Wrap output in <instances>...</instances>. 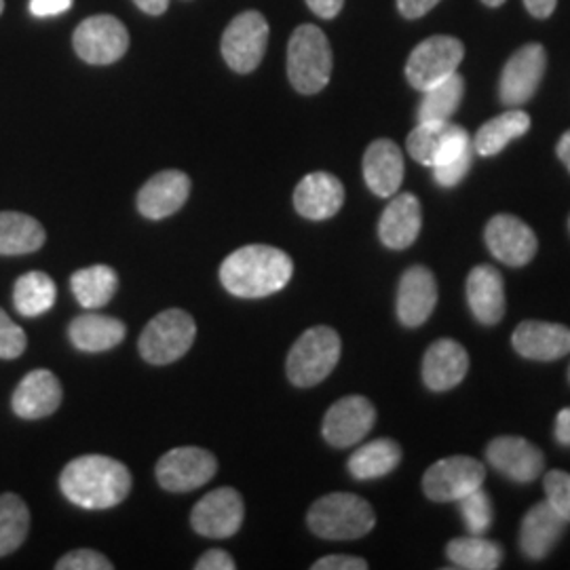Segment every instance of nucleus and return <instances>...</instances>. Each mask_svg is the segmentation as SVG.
I'll return each mask as SVG.
<instances>
[{"label": "nucleus", "instance_id": "nucleus-11", "mask_svg": "<svg viewBox=\"0 0 570 570\" xmlns=\"http://www.w3.org/2000/svg\"><path fill=\"white\" fill-rule=\"evenodd\" d=\"M216 456L209 450L183 446L169 450L157 463V480L167 492L202 489L216 475Z\"/></svg>", "mask_w": 570, "mask_h": 570}, {"label": "nucleus", "instance_id": "nucleus-42", "mask_svg": "<svg viewBox=\"0 0 570 570\" xmlns=\"http://www.w3.org/2000/svg\"><path fill=\"white\" fill-rule=\"evenodd\" d=\"M313 570H366L367 562L364 558H355V556H343V553H336V556H326L322 560H317L313 567Z\"/></svg>", "mask_w": 570, "mask_h": 570}, {"label": "nucleus", "instance_id": "nucleus-34", "mask_svg": "<svg viewBox=\"0 0 570 570\" xmlns=\"http://www.w3.org/2000/svg\"><path fill=\"white\" fill-rule=\"evenodd\" d=\"M56 298H58V287L53 284V279L41 271L21 275L13 287V305L26 317H39L42 313H47L51 306L56 305Z\"/></svg>", "mask_w": 570, "mask_h": 570}, {"label": "nucleus", "instance_id": "nucleus-40", "mask_svg": "<svg viewBox=\"0 0 570 570\" xmlns=\"http://www.w3.org/2000/svg\"><path fill=\"white\" fill-rule=\"evenodd\" d=\"M26 346V332L0 308V360H18Z\"/></svg>", "mask_w": 570, "mask_h": 570}, {"label": "nucleus", "instance_id": "nucleus-26", "mask_svg": "<svg viewBox=\"0 0 570 570\" xmlns=\"http://www.w3.org/2000/svg\"><path fill=\"white\" fill-rule=\"evenodd\" d=\"M567 520L548 501L530 508L520 529V548L530 560H543L567 530Z\"/></svg>", "mask_w": 570, "mask_h": 570}, {"label": "nucleus", "instance_id": "nucleus-5", "mask_svg": "<svg viewBox=\"0 0 570 570\" xmlns=\"http://www.w3.org/2000/svg\"><path fill=\"white\" fill-rule=\"evenodd\" d=\"M341 336L332 327L306 330L287 355L289 383L303 389L324 383L341 360Z\"/></svg>", "mask_w": 570, "mask_h": 570}, {"label": "nucleus", "instance_id": "nucleus-19", "mask_svg": "<svg viewBox=\"0 0 570 570\" xmlns=\"http://www.w3.org/2000/svg\"><path fill=\"white\" fill-rule=\"evenodd\" d=\"M438 305V284L428 266H410L397 289V317L407 327L423 326Z\"/></svg>", "mask_w": 570, "mask_h": 570}, {"label": "nucleus", "instance_id": "nucleus-32", "mask_svg": "<svg viewBox=\"0 0 570 570\" xmlns=\"http://www.w3.org/2000/svg\"><path fill=\"white\" fill-rule=\"evenodd\" d=\"M75 298L85 308H102L108 305L119 287V277L115 268L106 265L87 266L72 275L70 279Z\"/></svg>", "mask_w": 570, "mask_h": 570}, {"label": "nucleus", "instance_id": "nucleus-44", "mask_svg": "<svg viewBox=\"0 0 570 570\" xmlns=\"http://www.w3.org/2000/svg\"><path fill=\"white\" fill-rule=\"evenodd\" d=\"M72 7V0H30V13L35 18L61 16Z\"/></svg>", "mask_w": 570, "mask_h": 570}, {"label": "nucleus", "instance_id": "nucleus-43", "mask_svg": "<svg viewBox=\"0 0 570 570\" xmlns=\"http://www.w3.org/2000/svg\"><path fill=\"white\" fill-rule=\"evenodd\" d=\"M197 570H235L237 564L233 560V556L225 550L205 551L199 558V562L195 564Z\"/></svg>", "mask_w": 570, "mask_h": 570}, {"label": "nucleus", "instance_id": "nucleus-6", "mask_svg": "<svg viewBox=\"0 0 570 570\" xmlns=\"http://www.w3.org/2000/svg\"><path fill=\"white\" fill-rule=\"evenodd\" d=\"M195 338V320L183 308H167L144 327L138 346L140 355L148 364L165 366L184 357Z\"/></svg>", "mask_w": 570, "mask_h": 570}, {"label": "nucleus", "instance_id": "nucleus-17", "mask_svg": "<svg viewBox=\"0 0 570 570\" xmlns=\"http://www.w3.org/2000/svg\"><path fill=\"white\" fill-rule=\"evenodd\" d=\"M343 204L345 186L326 171L308 174L294 190V207L306 220H327L341 212Z\"/></svg>", "mask_w": 570, "mask_h": 570}, {"label": "nucleus", "instance_id": "nucleus-2", "mask_svg": "<svg viewBox=\"0 0 570 570\" xmlns=\"http://www.w3.org/2000/svg\"><path fill=\"white\" fill-rule=\"evenodd\" d=\"M292 275V258L273 245H245L220 266V282L226 292L239 298H265L282 292Z\"/></svg>", "mask_w": 570, "mask_h": 570}, {"label": "nucleus", "instance_id": "nucleus-36", "mask_svg": "<svg viewBox=\"0 0 570 570\" xmlns=\"http://www.w3.org/2000/svg\"><path fill=\"white\" fill-rule=\"evenodd\" d=\"M30 530V511L18 494H0V558L20 550Z\"/></svg>", "mask_w": 570, "mask_h": 570}, {"label": "nucleus", "instance_id": "nucleus-3", "mask_svg": "<svg viewBox=\"0 0 570 570\" xmlns=\"http://www.w3.org/2000/svg\"><path fill=\"white\" fill-rule=\"evenodd\" d=\"M306 522L322 539L353 541L374 529L376 515L366 499L351 492H332L311 505Z\"/></svg>", "mask_w": 570, "mask_h": 570}, {"label": "nucleus", "instance_id": "nucleus-47", "mask_svg": "<svg viewBox=\"0 0 570 570\" xmlns=\"http://www.w3.org/2000/svg\"><path fill=\"white\" fill-rule=\"evenodd\" d=\"M527 11L537 20H546L558 7V0H524Z\"/></svg>", "mask_w": 570, "mask_h": 570}, {"label": "nucleus", "instance_id": "nucleus-20", "mask_svg": "<svg viewBox=\"0 0 570 570\" xmlns=\"http://www.w3.org/2000/svg\"><path fill=\"white\" fill-rule=\"evenodd\" d=\"M61 404V385L49 370H35L21 379L13 393V412L26 421H39L51 416Z\"/></svg>", "mask_w": 570, "mask_h": 570}, {"label": "nucleus", "instance_id": "nucleus-39", "mask_svg": "<svg viewBox=\"0 0 570 570\" xmlns=\"http://www.w3.org/2000/svg\"><path fill=\"white\" fill-rule=\"evenodd\" d=\"M546 494H548V503L553 510L558 511L567 522H570V475L567 471L553 469L546 480Z\"/></svg>", "mask_w": 570, "mask_h": 570}, {"label": "nucleus", "instance_id": "nucleus-33", "mask_svg": "<svg viewBox=\"0 0 570 570\" xmlns=\"http://www.w3.org/2000/svg\"><path fill=\"white\" fill-rule=\"evenodd\" d=\"M454 569L494 570L503 562V550L499 543L484 539L482 534H469L452 539L446 548Z\"/></svg>", "mask_w": 570, "mask_h": 570}, {"label": "nucleus", "instance_id": "nucleus-7", "mask_svg": "<svg viewBox=\"0 0 570 570\" xmlns=\"http://www.w3.org/2000/svg\"><path fill=\"white\" fill-rule=\"evenodd\" d=\"M465 58L463 42L454 37H431L414 47L406 63V79L414 89L428 91L456 72Z\"/></svg>", "mask_w": 570, "mask_h": 570}, {"label": "nucleus", "instance_id": "nucleus-1", "mask_svg": "<svg viewBox=\"0 0 570 570\" xmlns=\"http://www.w3.org/2000/svg\"><path fill=\"white\" fill-rule=\"evenodd\" d=\"M60 489L77 508L110 510L127 499L131 490V473L117 459L85 454L63 468Z\"/></svg>", "mask_w": 570, "mask_h": 570}, {"label": "nucleus", "instance_id": "nucleus-18", "mask_svg": "<svg viewBox=\"0 0 570 570\" xmlns=\"http://www.w3.org/2000/svg\"><path fill=\"white\" fill-rule=\"evenodd\" d=\"M190 195V178L178 171L167 169L153 176L138 193V209L148 220H164L178 209H183Z\"/></svg>", "mask_w": 570, "mask_h": 570}, {"label": "nucleus", "instance_id": "nucleus-50", "mask_svg": "<svg viewBox=\"0 0 570 570\" xmlns=\"http://www.w3.org/2000/svg\"><path fill=\"white\" fill-rule=\"evenodd\" d=\"M556 153H558L560 161L567 165V169L570 171V131H567V134L560 138V142L556 146Z\"/></svg>", "mask_w": 570, "mask_h": 570}, {"label": "nucleus", "instance_id": "nucleus-29", "mask_svg": "<svg viewBox=\"0 0 570 570\" xmlns=\"http://www.w3.org/2000/svg\"><path fill=\"white\" fill-rule=\"evenodd\" d=\"M41 223L20 212H0V256H23L45 245Z\"/></svg>", "mask_w": 570, "mask_h": 570}, {"label": "nucleus", "instance_id": "nucleus-16", "mask_svg": "<svg viewBox=\"0 0 570 570\" xmlns=\"http://www.w3.org/2000/svg\"><path fill=\"white\" fill-rule=\"evenodd\" d=\"M487 459L492 468L520 484L534 482L546 469L543 452L518 435L494 438L487 446Z\"/></svg>", "mask_w": 570, "mask_h": 570}, {"label": "nucleus", "instance_id": "nucleus-13", "mask_svg": "<svg viewBox=\"0 0 570 570\" xmlns=\"http://www.w3.org/2000/svg\"><path fill=\"white\" fill-rule=\"evenodd\" d=\"M245 505L235 489H216L193 508L190 524L207 539H228L244 524Z\"/></svg>", "mask_w": 570, "mask_h": 570}, {"label": "nucleus", "instance_id": "nucleus-54", "mask_svg": "<svg viewBox=\"0 0 570 570\" xmlns=\"http://www.w3.org/2000/svg\"><path fill=\"white\" fill-rule=\"evenodd\" d=\"M569 376H570V367H569Z\"/></svg>", "mask_w": 570, "mask_h": 570}, {"label": "nucleus", "instance_id": "nucleus-25", "mask_svg": "<svg viewBox=\"0 0 570 570\" xmlns=\"http://www.w3.org/2000/svg\"><path fill=\"white\" fill-rule=\"evenodd\" d=\"M421 226V202L412 193H402L385 207L379 223V237L389 249H406L419 239Z\"/></svg>", "mask_w": 570, "mask_h": 570}, {"label": "nucleus", "instance_id": "nucleus-4", "mask_svg": "<svg viewBox=\"0 0 570 570\" xmlns=\"http://www.w3.org/2000/svg\"><path fill=\"white\" fill-rule=\"evenodd\" d=\"M287 77L305 96L326 89L332 77V47L317 26L305 23L294 30L287 45Z\"/></svg>", "mask_w": 570, "mask_h": 570}, {"label": "nucleus", "instance_id": "nucleus-9", "mask_svg": "<svg viewBox=\"0 0 570 570\" xmlns=\"http://www.w3.org/2000/svg\"><path fill=\"white\" fill-rule=\"evenodd\" d=\"M487 468L471 456H449L431 465L423 478V490L435 503H452L482 489Z\"/></svg>", "mask_w": 570, "mask_h": 570}, {"label": "nucleus", "instance_id": "nucleus-30", "mask_svg": "<svg viewBox=\"0 0 570 570\" xmlns=\"http://www.w3.org/2000/svg\"><path fill=\"white\" fill-rule=\"evenodd\" d=\"M530 129V117L524 110H508L489 122H484L475 138H473V150L482 157H494L499 155L508 144L522 138Z\"/></svg>", "mask_w": 570, "mask_h": 570}, {"label": "nucleus", "instance_id": "nucleus-22", "mask_svg": "<svg viewBox=\"0 0 570 570\" xmlns=\"http://www.w3.org/2000/svg\"><path fill=\"white\" fill-rule=\"evenodd\" d=\"M468 303L473 317L484 326H497L505 315V284L494 266H475L468 275Z\"/></svg>", "mask_w": 570, "mask_h": 570}, {"label": "nucleus", "instance_id": "nucleus-12", "mask_svg": "<svg viewBox=\"0 0 570 570\" xmlns=\"http://www.w3.org/2000/svg\"><path fill=\"white\" fill-rule=\"evenodd\" d=\"M546 68H548V53L543 45L530 42L522 49H518L505 63L501 75V85H499L501 102L508 106H522L530 102L546 75Z\"/></svg>", "mask_w": 570, "mask_h": 570}, {"label": "nucleus", "instance_id": "nucleus-45", "mask_svg": "<svg viewBox=\"0 0 570 570\" xmlns=\"http://www.w3.org/2000/svg\"><path fill=\"white\" fill-rule=\"evenodd\" d=\"M440 0H397L400 13L407 20H419L428 16L429 11L438 4Z\"/></svg>", "mask_w": 570, "mask_h": 570}, {"label": "nucleus", "instance_id": "nucleus-10", "mask_svg": "<svg viewBox=\"0 0 570 570\" xmlns=\"http://www.w3.org/2000/svg\"><path fill=\"white\" fill-rule=\"evenodd\" d=\"M75 51L82 61L106 66L121 60L129 47V32L115 16H94L75 30Z\"/></svg>", "mask_w": 570, "mask_h": 570}, {"label": "nucleus", "instance_id": "nucleus-46", "mask_svg": "<svg viewBox=\"0 0 570 570\" xmlns=\"http://www.w3.org/2000/svg\"><path fill=\"white\" fill-rule=\"evenodd\" d=\"M306 4H308V9H311L317 18H322V20H334V18L341 13L345 0H306Z\"/></svg>", "mask_w": 570, "mask_h": 570}, {"label": "nucleus", "instance_id": "nucleus-24", "mask_svg": "<svg viewBox=\"0 0 570 570\" xmlns=\"http://www.w3.org/2000/svg\"><path fill=\"white\" fill-rule=\"evenodd\" d=\"M364 178L374 195L393 197L404 183V157L400 146L387 138L370 144L364 155Z\"/></svg>", "mask_w": 570, "mask_h": 570}, {"label": "nucleus", "instance_id": "nucleus-28", "mask_svg": "<svg viewBox=\"0 0 570 570\" xmlns=\"http://www.w3.org/2000/svg\"><path fill=\"white\" fill-rule=\"evenodd\" d=\"M127 330L121 320L98 315V313H85L68 327V336L72 345L85 353H102L112 346L121 345Z\"/></svg>", "mask_w": 570, "mask_h": 570}, {"label": "nucleus", "instance_id": "nucleus-52", "mask_svg": "<svg viewBox=\"0 0 570 570\" xmlns=\"http://www.w3.org/2000/svg\"><path fill=\"white\" fill-rule=\"evenodd\" d=\"M2 9H4V0H0V13H2Z\"/></svg>", "mask_w": 570, "mask_h": 570}, {"label": "nucleus", "instance_id": "nucleus-37", "mask_svg": "<svg viewBox=\"0 0 570 570\" xmlns=\"http://www.w3.org/2000/svg\"><path fill=\"white\" fill-rule=\"evenodd\" d=\"M452 129V122L450 121H429L419 122L410 136H407L406 148L410 153V157L416 161V164L428 165L431 167L435 161V155L440 150V146L446 140V136Z\"/></svg>", "mask_w": 570, "mask_h": 570}, {"label": "nucleus", "instance_id": "nucleus-51", "mask_svg": "<svg viewBox=\"0 0 570 570\" xmlns=\"http://www.w3.org/2000/svg\"><path fill=\"white\" fill-rule=\"evenodd\" d=\"M487 7H501L505 0H482Z\"/></svg>", "mask_w": 570, "mask_h": 570}, {"label": "nucleus", "instance_id": "nucleus-53", "mask_svg": "<svg viewBox=\"0 0 570 570\" xmlns=\"http://www.w3.org/2000/svg\"><path fill=\"white\" fill-rule=\"evenodd\" d=\"M569 228H570V218H569Z\"/></svg>", "mask_w": 570, "mask_h": 570}, {"label": "nucleus", "instance_id": "nucleus-23", "mask_svg": "<svg viewBox=\"0 0 570 570\" xmlns=\"http://www.w3.org/2000/svg\"><path fill=\"white\" fill-rule=\"evenodd\" d=\"M469 370L465 346L452 338L435 341L423 360V381L431 391H450L456 387Z\"/></svg>", "mask_w": 570, "mask_h": 570}, {"label": "nucleus", "instance_id": "nucleus-31", "mask_svg": "<svg viewBox=\"0 0 570 570\" xmlns=\"http://www.w3.org/2000/svg\"><path fill=\"white\" fill-rule=\"evenodd\" d=\"M402 463V449L397 442L383 438L367 442L355 450L348 459V473L357 480H376L385 478Z\"/></svg>", "mask_w": 570, "mask_h": 570}, {"label": "nucleus", "instance_id": "nucleus-8", "mask_svg": "<svg viewBox=\"0 0 570 570\" xmlns=\"http://www.w3.org/2000/svg\"><path fill=\"white\" fill-rule=\"evenodd\" d=\"M268 45V23L258 11H245L228 23L223 37V58L228 68L249 75L265 58Z\"/></svg>", "mask_w": 570, "mask_h": 570}, {"label": "nucleus", "instance_id": "nucleus-49", "mask_svg": "<svg viewBox=\"0 0 570 570\" xmlns=\"http://www.w3.org/2000/svg\"><path fill=\"white\" fill-rule=\"evenodd\" d=\"M134 2L148 16H161L169 4V0H134Z\"/></svg>", "mask_w": 570, "mask_h": 570}, {"label": "nucleus", "instance_id": "nucleus-15", "mask_svg": "<svg viewBox=\"0 0 570 570\" xmlns=\"http://www.w3.org/2000/svg\"><path fill=\"white\" fill-rule=\"evenodd\" d=\"M484 237L490 254L508 266L529 265L539 249V242L532 228L524 220L510 214L494 216L487 225Z\"/></svg>", "mask_w": 570, "mask_h": 570}, {"label": "nucleus", "instance_id": "nucleus-27", "mask_svg": "<svg viewBox=\"0 0 570 570\" xmlns=\"http://www.w3.org/2000/svg\"><path fill=\"white\" fill-rule=\"evenodd\" d=\"M471 161H473V140L469 138V134L463 127L452 125L446 140L435 155V161L431 165L435 183L444 188H452V186L463 183Z\"/></svg>", "mask_w": 570, "mask_h": 570}, {"label": "nucleus", "instance_id": "nucleus-48", "mask_svg": "<svg viewBox=\"0 0 570 570\" xmlns=\"http://www.w3.org/2000/svg\"><path fill=\"white\" fill-rule=\"evenodd\" d=\"M556 440L564 446H570V407L560 410L556 419Z\"/></svg>", "mask_w": 570, "mask_h": 570}, {"label": "nucleus", "instance_id": "nucleus-14", "mask_svg": "<svg viewBox=\"0 0 570 570\" xmlns=\"http://www.w3.org/2000/svg\"><path fill=\"white\" fill-rule=\"evenodd\" d=\"M376 410L364 395H348L330 407L324 419L322 433L327 444L336 449H348L360 444L374 428Z\"/></svg>", "mask_w": 570, "mask_h": 570}, {"label": "nucleus", "instance_id": "nucleus-38", "mask_svg": "<svg viewBox=\"0 0 570 570\" xmlns=\"http://www.w3.org/2000/svg\"><path fill=\"white\" fill-rule=\"evenodd\" d=\"M456 503H459V511L463 515L469 534H484L490 529L494 510H492V501H490L487 490H473L463 499H459Z\"/></svg>", "mask_w": 570, "mask_h": 570}, {"label": "nucleus", "instance_id": "nucleus-41", "mask_svg": "<svg viewBox=\"0 0 570 570\" xmlns=\"http://www.w3.org/2000/svg\"><path fill=\"white\" fill-rule=\"evenodd\" d=\"M58 570H112V562L100 551L75 550L56 562Z\"/></svg>", "mask_w": 570, "mask_h": 570}, {"label": "nucleus", "instance_id": "nucleus-21", "mask_svg": "<svg viewBox=\"0 0 570 570\" xmlns=\"http://www.w3.org/2000/svg\"><path fill=\"white\" fill-rule=\"evenodd\" d=\"M513 348L537 362H553L570 353V327L548 322H522L513 332Z\"/></svg>", "mask_w": 570, "mask_h": 570}, {"label": "nucleus", "instance_id": "nucleus-35", "mask_svg": "<svg viewBox=\"0 0 570 570\" xmlns=\"http://www.w3.org/2000/svg\"><path fill=\"white\" fill-rule=\"evenodd\" d=\"M423 102L419 106V122L450 121V117L459 110L465 96V79L454 72L449 79L433 85L423 91Z\"/></svg>", "mask_w": 570, "mask_h": 570}]
</instances>
